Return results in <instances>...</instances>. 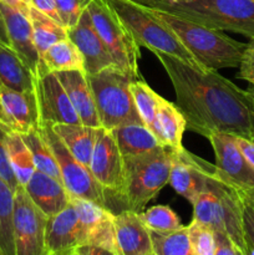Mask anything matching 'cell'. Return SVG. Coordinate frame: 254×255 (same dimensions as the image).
<instances>
[{
	"label": "cell",
	"mask_w": 254,
	"mask_h": 255,
	"mask_svg": "<svg viewBox=\"0 0 254 255\" xmlns=\"http://www.w3.org/2000/svg\"><path fill=\"white\" fill-rule=\"evenodd\" d=\"M131 92L134 106L146 127H151L158 112L162 96L154 92L148 85L142 80H133L131 84Z\"/></svg>",
	"instance_id": "obj_32"
},
{
	"label": "cell",
	"mask_w": 254,
	"mask_h": 255,
	"mask_svg": "<svg viewBox=\"0 0 254 255\" xmlns=\"http://www.w3.org/2000/svg\"><path fill=\"white\" fill-rule=\"evenodd\" d=\"M66 255H79V254H77V253H76V251H75V252H72V253H70V254H66Z\"/></svg>",
	"instance_id": "obj_50"
},
{
	"label": "cell",
	"mask_w": 254,
	"mask_h": 255,
	"mask_svg": "<svg viewBox=\"0 0 254 255\" xmlns=\"http://www.w3.org/2000/svg\"><path fill=\"white\" fill-rule=\"evenodd\" d=\"M15 255H47L45 228L47 217L32 203L22 186L14 193Z\"/></svg>",
	"instance_id": "obj_10"
},
{
	"label": "cell",
	"mask_w": 254,
	"mask_h": 255,
	"mask_svg": "<svg viewBox=\"0 0 254 255\" xmlns=\"http://www.w3.org/2000/svg\"><path fill=\"white\" fill-rule=\"evenodd\" d=\"M70 153L79 159L84 166L89 167L92 151L99 136L100 127L85 125H51Z\"/></svg>",
	"instance_id": "obj_24"
},
{
	"label": "cell",
	"mask_w": 254,
	"mask_h": 255,
	"mask_svg": "<svg viewBox=\"0 0 254 255\" xmlns=\"http://www.w3.org/2000/svg\"><path fill=\"white\" fill-rule=\"evenodd\" d=\"M212 168L213 164L201 157L194 156L186 148L178 151L172 149V166L168 183L179 196L192 204L206 188L207 178Z\"/></svg>",
	"instance_id": "obj_15"
},
{
	"label": "cell",
	"mask_w": 254,
	"mask_h": 255,
	"mask_svg": "<svg viewBox=\"0 0 254 255\" xmlns=\"http://www.w3.org/2000/svg\"><path fill=\"white\" fill-rule=\"evenodd\" d=\"M0 177L9 184L12 191H16L19 183L15 178V174L10 166L9 156H7L6 131H4L1 127H0Z\"/></svg>",
	"instance_id": "obj_37"
},
{
	"label": "cell",
	"mask_w": 254,
	"mask_h": 255,
	"mask_svg": "<svg viewBox=\"0 0 254 255\" xmlns=\"http://www.w3.org/2000/svg\"><path fill=\"white\" fill-rule=\"evenodd\" d=\"M125 183L121 198L126 209L139 213L169 181L172 149L167 147L141 154L124 157Z\"/></svg>",
	"instance_id": "obj_7"
},
{
	"label": "cell",
	"mask_w": 254,
	"mask_h": 255,
	"mask_svg": "<svg viewBox=\"0 0 254 255\" xmlns=\"http://www.w3.org/2000/svg\"><path fill=\"white\" fill-rule=\"evenodd\" d=\"M148 7L172 12L212 29L254 37V0H156Z\"/></svg>",
	"instance_id": "obj_4"
},
{
	"label": "cell",
	"mask_w": 254,
	"mask_h": 255,
	"mask_svg": "<svg viewBox=\"0 0 254 255\" xmlns=\"http://www.w3.org/2000/svg\"><path fill=\"white\" fill-rule=\"evenodd\" d=\"M97 34L117 67L133 79L139 77V46L106 0H91L87 5Z\"/></svg>",
	"instance_id": "obj_8"
},
{
	"label": "cell",
	"mask_w": 254,
	"mask_h": 255,
	"mask_svg": "<svg viewBox=\"0 0 254 255\" xmlns=\"http://www.w3.org/2000/svg\"><path fill=\"white\" fill-rule=\"evenodd\" d=\"M164 2H178V1H183V0H162Z\"/></svg>",
	"instance_id": "obj_49"
},
{
	"label": "cell",
	"mask_w": 254,
	"mask_h": 255,
	"mask_svg": "<svg viewBox=\"0 0 254 255\" xmlns=\"http://www.w3.org/2000/svg\"><path fill=\"white\" fill-rule=\"evenodd\" d=\"M87 80L101 127L112 131L124 125L143 124L131 92L132 81L137 79L115 65L87 75Z\"/></svg>",
	"instance_id": "obj_5"
},
{
	"label": "cell",
	"mask_w": 254,
	"mask_h": 255,
	"mask_svg": "<svg viewBox=\"0 0 254 255\" xmlns=\"http://www.w3.org/2000/svg\"><path fill=\"white\" fill-rule=\"evenodd\" d=\"M40 127L47 143L54 152V156L59 164L62 184L69 192L71 199H89L109 208L106 202V191L97 183L89 167L84 166L79 159L70 153L51 125L42 124Z\"/></svg>",
	"instance_id": "obj_9"
},
{
	"label": "cell",
	"mask_w": 254,
	"mask_h": 255,
	"mask_svg": "<svg viewBox=\"0 0 254 255\" xmlns=\"http://www.w3.org/2000/svg\"><path fill=\"white\" fill-rule=\"evenodd\" d=\"M67 37L82 54L86 75L96 74L106 67L116 65L97 34L87 9L82 12L77 24L67 29Z\"/></svg>",
	"instance_id": "obj_17"
},
{
	"label": "cell",
	"mask_w": 254,
	"mask_h": 255,
	"mask_svg": "<svg viewBox=\"0 0 254 255\" xmlns=\"http://www.w3.org/2000/svg\"><path fill=\"white\" fill-rule=\"evenodd\" d=\"M154 55L173 86L187 129L206 138L213 133L253 138L254 92L242 90L218 71L197 69L162 52Z\"/></svg>",
	"instance_id": "obj_1"
},
{
	"label": "cell",
	"mask_w": 254,
	"mask_h": 255,
	"mask_svg": "<svg viewBox=\"0 0 254 255\" xmlns=\"http://www.w3.org/2000/svg\"><path fill=\"white\" fill-rule=\"evenodd\" d=\"M89 169L105 191L121 196L125 183L124 156L110 129L100 127Z\"/></svg>",
	"instance_id": "obj_13"
},
{
	"label": "cell",
	"mask_w": 254,
	"mask_h": 255,
	"mask_svg": "<svg viewBox=\"0 0 254 255\" xmlns=\"http://www.w3.org/2000/svg\"><path fill=\"white\" fill-rule=\"evenodd\" d=\"M76 253L79 255H119L115 252L109 251L106 248L97 246H91V244H84V246L77 247Z\"/></svg>",
	"instance_id": "obj_42"
},
{
	"label": "cell",
	"mask_w": 254,
	"mask_h": 255,
	"mask_svg": "<svg viewBox=\"0 0 254 255\" xmlns=\"http://www.w3.org/2000/svg\"><path fill=\"white\" fill-rule=\"evenodd\" d=\"M82 228V246L102 247L119 254L116 234H115V214L106 207L94 201L72 198Z\"/></svg>",
	"instance_id": "obj_16"
},
{
	"label": "cell",
	"mask_w": 254,
	"mask_h": 255,
	"mask_svg": "<svg viewBox=\"0 0 254 255\" xmlns=\"http://www.w3.org/2000/svg\"><path fill=\"white\" fill-rule=\"evenodd\" d=\"M21 137L25 143H26V146L29 147L30 152H31L36 171L46 173L61 181L59 164H57L51 147L49 146L44 133H42L41 127L21 134Z\"/></svg>",
	"instance_id": "obj_30"
},
{
	"label": "cell",
	"mask_w": 254,
	"mask_h": 255,
	"mask_svg": "<svg viewBox=\"0 0 254 255\" xmlns=\"http://www.w3.org/2000/svg\"><path fill=\"white\" fill-rule=\"evenodd\" d=\"M6 148L15 178L19 186L25 187L36 171L31 152L22 139L21 134L15 132H6Z\"/></svg>",
	"instance_id": "obj_28"
},
{
	"label": "cell",
	"mask_w": 254,
	"mask_h": 255,
	"mask_svg": "<svg viewBox=\"0 0 254 255\" xmlns=\"http://www.w3.org/2000/svg\"><path fill=\"white\" fill-rule=\"evenodd\" d=\"M131 1L138 2V4L144 5V6H152V5H153V2L156 1V0H131Z\"/></svg>",
	"instance_id": "obj_47"
},
{
	"label": "cell",
	"mask_w": 254,
	"mask_h": 255,
	"mask_svg": "<svg viewBox=\"0 0 254 255\" xmlns=\"http://www.w3.org/2000/svg\"><path fill=\"white\" fill-rule=\"evenodd\" d=\"M0 11L4 17L10 47L29 67L32 75L36 76L37 67L40 64V55L35 46L29 16L1 1H0Z\"/></svg>",
	"instance_id": "obj_19"
},
{
	"label": "cell",
	"mask_w": 254,
	"mask_h": 255,
	"mask_svg": "<svg viewBox=\"0 0 254 255\" xmlns=\"http://www.w3.org/2000/svg\"><path fill=\"white\" fill-rule=\"evenodd\" d=\"M138 216L149 231L157 233H171L184 227L179 217L168 206H153L147 211L139 212Z\"/></svg>",
	"instance_id": "obj_34"
},
{
	"label": "cell",
	"mask_w": 254,
	"mask_h": 255,
	"mask_svg": "<svg viewBox=\"0 0 254 255\" xmlns=\"http://www.w3.org/2000/svg\"><path fill=\"white\" fill-rule=\"evenodd\" d=\"M4 4L9 5V6L14 7V9L19 10V11L24 12L25 15L29 16L30 7H31V4H30V0H0Z\"/></svg>",
	"instance_id": "obj_44"
},
{
	"label": "cell",
	"mask_w": 254,
	"mask_h": 255,
	"mask_svg": "<svg viewBox=\"0 0 254 255\" xmlns=\"http://www.w3.org/2000/svg\"><path fill=\"white\" fill-rule=\"evenodd\" d=\"M187 232L194 255H216V236L211 228L192 221Z\"/></svg>",
	"instance_id": "obj_35"
},
{
	"label": "cell",
	"mask_w": 254,
	"mask_h": 255,
	"mask_svg": "<svg viewBox=\"0 0 254 255\" xmlns=\"http://www.w3.org/2000/svg\"><path fill=\"white\" fill-rule=\"evenodd\" d=\"M216 157V171L229 184L244 192L254 188V168L237 143V136L213 133L208 137Z\"/></svg>",
	"instance_id": "obj_12"
},
{
	"label": "cell",
	"mask_w": 254,
	"mask_h": 255,
	"mask_svg": "<svg viewBox=\"0 0 254 255\" xmlns=\"http://www.w3.org/2000/svg\"><path fill=\"white\" fill-rule=\"evenodd\" d=\"M144 255H157L156 253H154V252H152V253H148V254H144Z\"/></svg>",
	"instance_id": "obj_51"
},
{
	"label": "cell",
	"mask_w": 254,
	"mask_h": 255,
	"mask_svg": "<svg viewBox=\"0 0 254 255\" xmlns=\"http://www.w3.org/2000/svg\"><path fill=\"white\" fill-rule=\"evenodd\" d=\"M0 42L6 46L10 47V41H9V36H7L6 32V26H5L4 22V17H2L1 11H0Z\"/></svg>",
	"instance_id": "obj_45"
},
{
	"label": "cell",
	"mask_w": 254,
	"mask_h": 255,
	"mask_svg": "<svg viewBox=\"0 0 254 255\" xmlns=\"http://www.w3.org/2000/svg\"><path fill=\"white\" fill-rule=\"evenodd\" d=\"M32 203L49 218L55 216L71 203V197L61 181L35 171L24 187Z\"/></svg>",
	"instance_id": "obj_21"
},
{
	"label": "cell",
	"mask_w": 254,
	"mask_h": 255,
	"mask_svg": "<svg viewBox=\"0 0 254 255\" xmlns=\"http://www.w3.org/2000/svg\"><path fill=\"white\" fill-rule=\"evenodd\" d=\"M237 143H238L241 151L243 152L246 158L248 159V162L254 168V142L251 141V139L237 137Z\"/></svg>",
	"instance_id": "obj_43"
},
{
	"label": "cell",
	"mask_w": 254,
	"mask_h": 255,
	"mask_svg": "<svg viewBox=\"0 0 254 255\" xmlns=\"http://www.w3.org/2000/svg\"><path fill=\"white\" fill-rule=\"evenodd\" d=\"M193 221L223 233L247 255L243 231V197L241 191L218 176L213 166L207 178L206 188L192 203Z\"/></svg>",
	"instance_id": "obj_3"
},
{
	"label": "cell",
	"mask_w": 254,
	"mask_h": 255,
	"mask_svg": "<svg viewBox=\"0 0 254 255\" xmlns=\"http://www.w3.org/2000/svg\"><path fill=\"white\" fill-rule=\"evenodd\" d=\"M251 141H253V142H254V136H253V138H252V139H251Z\"/></svg>",
	"instance_id": "obj_53"
},
{
	"label": "cell",
	"mask_w": 254,
	"mask_h": 255,
	"mask_svg": "<svg viewBox=\"0 0 254 255\" xmlns=\"http://www.w3.org/2000/svg\"><path fill=\"white\" fill-rule=\"evenodd\" d=\"M149 232H151L153 252L157 255H194L189 243L187 227L171 233Z\"/></svg>",
	"instance_id": "obj_33"
},
{
	"label": "cell",
	"mask_w": 254,
	"mask_h": 255,
	"mask_svg": "<svg viewBox=\"0 0 254 255\" xmlns=\"http://www.w3.org/2000/svg\"><path fill=\"white\" fill-rule=\"evenodd\" d=\"M241 193L243 194V196L246 197V198L248 199V201L251 202V203L254 206V188L253 189H248V191H244V192L241 191Z\"/></svg>",
	"instance_id": "obj_46"
},
{
	"label": "cell",
	"mask_w": 254,
	"mask_h": 255,
	"mask_svg": "<svg viewBox=\"0 0 254 255\" xmlns=\"http://www.w3.org/2000/svg\"><path fill=\"white\" fill-rule=\"evenodd\" d=\"M90 1L91 0H55L62 26L67 30L76 25Z\"/></svg>",
	"instance_id": "obj_36"
},
{
	"label": "cell",
	"mask_w": 254,
	"mask_h": 255,
	"mask_svg": "<svg viewBox=\"0 0 254 255\" xmlns=\"http://www.w3.org/2000/svg\"><path fill=\"white\" fill-rule=\"evenodd\" d=\"M114 224L120 255H144L153 252L151 232L137 212L124 209L115 214Z\"/></svg>",
	"instance_id": "obj_20"
},
{
	"label": "cell",
	"mask_w": 254,
	"mask_h": 255,
	"mask_svg": "<svg viewBox=\"0 0 254 255\" xmlns=\"http://www.w3.org/2000/svg\"><path fill=\"white\" fill-rule=\"evenodd\" d=\"M149 129L163 147L174 151L184 148L182 139L187 129L186 119L173 102L162 97L157 116Z\"/></svg>",
	"instance_id": "obj_23"
},
{
	"label": "cell",
	"mask_w": 254,
	"mask_h": 255,
	"mask_svg": "<svg viewBox=\"0 0 254 255\" xmlns=\"http://www.w3.org/2000/svg\"><path fill=\"white\" fill-rule=\"evenodd\" d=\"M149 10L176 35L203 70L218 71L239 67L247 44L232 39L221 30L204 26L172 12L157 7H149Z\"/></svg>",
	"instance_id": "obj_2"
},
{
	"label": "cell",
	"mask_w": 254,
	"mask_h": 255,
	"mask_svg": "<svg viewBox=\"0 0 254 255\" xmlns=\"http://www.w3.org/2000/svg\"><path fill=\"white\" fill-rule=\"evenodd\" d=\"M0 82L16 91H34L35 76L11 47L0 42Z\"/></svg>",
	"instance_id": "obj_26"
},
{
	"label": "cell",
	"mask_w": 254,
	"mask_h": 255,
	"mask_svg": "<svg viewBox=\"0 0 254 255\" xmlns=\"http://www.w3.org/2000/svg\"><path fill=\"white\" fill-rule=\"evenodd\" d=\"M0 255H2V253H1V248H0Z\"/></svg>",
	"instance_id": "obj_52"
},
{
	"label": "cell",
	"mask_w": 254,
	"mask_h": 255,
	"mask_svg": "<svg viewBox=\"0 0 254 255\" xmlns=\"http://www.w3.org/2000/svg\"><path fill=\"white\" fill-rule=\"evenodd\" d=\"M85 126L101 127L87 75L81 70L55 72Z\"/></svg>",
	"instance_id": "obj_22"
},
{
	"label": "cell",
	"mask_w": 254,
	"mask_h": 255,
	"mask_svg": "<svg viewBox=\"0 0 254 255\" xmlns=\"http://www.w3.org/2000/svg\"><path fill=\"white\" fill-rule=\"evenodd\" d=\"M242 194V193H241ZM243 197V231L247 247H254V206Z\"/></svg>",
	"instance_id": "obj_39"
},
{
	"label": "cell",
	"mask_w": 254,
	"mask_h": 255,
	"mask_svg": "<svg viewBox=\"0 0 254 255\" xmlns=\"http://www.w3.org/2000/svg\"><path fill=\"white\" fill-rule=\"evenodd\" d=\"M112 133L124 157L141 156L163 147L143 124L124 125L112 129Z\"/></svg>",
	"instance_id": "obj_25"
},
{
	"label": "cell",
	"mask_w": 254,
	"mask_h": 255,
	"mask_svg": "<svg viewBox=\"0 0 254 255\" xmlns=\"http://www.w3.org/2000/svg\"><path fill=\"white\" fill-rule=\"evenodd\" d=\"M14 193L0 177V248L2 255H15Z\"/></svg>",
	"instance_id": "obj_31"
},
{
	"label": "cell",
	"mask_w": 254,
	"mask_h": 255,
	"mask_svg": "<svg viewBox=\"0 0 254 255\" xmlns=\"http://www.w3.org/2000/svg\"><path fill=\"white\" fill-rule=\"evenodd\" d=\"M47 255H66L82 246V228L74 204L49 217L45 228Z\"/></svg>",
	"instance_id": "obj_18"
},
{
	"label": "cell",
	"mask_w": 254,
	"mask_h": 255,
	"mask_svg": "<svg viewBox=\"0 0 254 255\" xmlns=\"http://www.w3.org/2000/svg\"><path fill=\"white\" fill-rule=\"evenodd\" d=\"M29 19L31 22L35 46H36L40 57L55 42L67 37V30L61 24L55 21L47 15L40 12L39 10L34 9L32 6L30 7Z\"/></svg>",
	"instance_id": "obj_29"
},
{
	"label": "cell",
	"mask_w": 254,
	"mask_h": 255,
	"mask_svg": "<svg viewBox=\"0 0 254 255\" xmlns=\"http://www.w3.org/2000/svg\"><path fill=\"white\" fill-rule=\"evenodd\" d=\"M125 26L128 29L139 47H146L153 54L171 55L191 66L202 69L176 35L149 10L148 6L131 0H106Z\"/></svg>",
	"instance_id": "obj_6"
},
{
	"label": "cell",
	"mask_w": 254,
	"mask_h": 255,
	"mask_svg": "<svg viewBox=\"0 0 254 255\" xmlns=\"http://www.w3.org/2000/svg\"><path fill=\"white\" fill-rule=\"evenodd\" d=\"M41 126L35 91H16L0 82V127L24 134Z\"/></svg>",
	"instance_id": "obj_14"
},
{
	"label": "cell",
	"mask_w": 254,
	"mask_h": 255,
	"mask_svg": "<svg viewBox=\"0 0 254 255\" xmlns=\"http://www.w3.org/2000/svg\"><path fill=\"white\" fill-rule=\"evenodd\" d=\"M30 4H31V6L34 7V9L39 10L40 12L47 15L49 17L54 19L55 21L61 24V20H60L59 12H57L55 0H30Z\"/></svg>",
	"instance_id": "obj_41"
},
{
	"label": "cell",
	"mask_w": 254,
	"mask_h": 255,
	"mask_svg": "<svg viewBox=\"0 0 254 255\" xmlns=\"http://www.w3.org/2000/svg\"><path fill=\"white\" fill-rule=\"evenodd\" d=\"M216 236V255H246L233 244V242L223 233L214 232Z\"/></svg>",
	"instance_id": "obj_40"
},
{
	"label": "cell",
	"mask_w": 254,
	"mask_h": 255,
	"mask_svg": "<svg viewBox=\"0 0 254 255\" xmlns=\"http://www.w3.org/2000/svg\"><path fill=\"white\" fill-rule=\"evenodd\" d=\"M247 255H254V247H248V252Z\"/></svg>",
	"instance_id": "obj_48"
},
{
	"label": "cell",
	"mask_w": 254,
	"mask_h": 255,
	"mask_svg": "<svg viewBox=\"0 0 254 255\" xmlns=\"http://www.w3.org/2000/svg\"><path fill=\"white\" fill-rule=\"evenodd\" d=\"M239 79L246 80L249 84H254V37L247 42L241 65H239Z\"/></svg>",
	"instance_id": "obj_38"
},
{
	"label": "cell",
	"mask_w": 254,
	"mask_h": 255,
	"mask_svg": "<svg viewBox=\"0 0 254 255\" xmlns=\"http://www.w3.org/2000/svg\"><path fill=\"white\" fill-rule=\"evenodd\" d=\"M34 91L41 125H82L56 74L49 71L41 61L35 76Z\"/></svg>",
	"instance_id": "obj_11"
},
{
	"label": "cell",
	"mask_w": 254,
	"mask_h": 255,
	"mask_svg": "<svg viewBox=\"0 0 254 255\" xmlns=\"http://www.w3.org/2000/svg\"><path fill=\"white\" fill-rule=\"evenodd\" d=\"M40 61L51 72L71 71V70L85 71L82 54L69 37L60 40L50 46L40 57Z\"/></svg>",
	"instance_id": "obj_27"
}]
</instances>
